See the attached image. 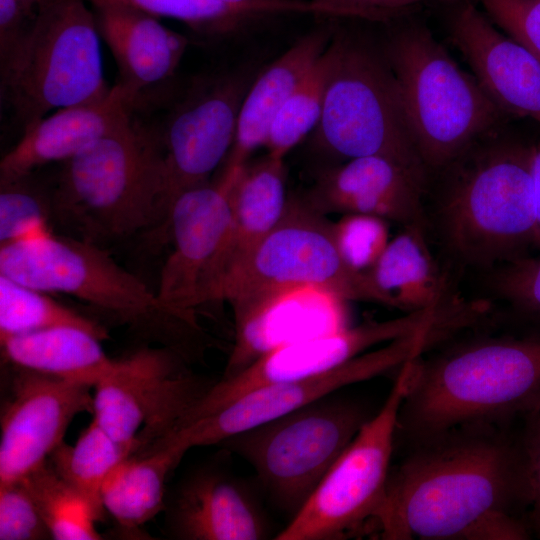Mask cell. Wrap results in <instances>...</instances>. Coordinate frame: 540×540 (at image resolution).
I'll return each mask as SVG.
<instances>
[{
  "label": "cell",
  "mask_w": 540,
  "mask_h": 540,
  "mask_svg": "<svg viewBox=\"0 0 540 540\" xmlns=\"http://www.w3.org/2000/svg\"><path fill=\"white\" fill-rule=\"evenodd\" d=\"M52 218L71 236L100 245L162 226V160L149 127L129 121L62 162L49 189Z\"/></svg>",
  "instance_id": "277c9868"
},
{
  "label": "cell",
  "mask_w": 540,
  "mask_h": 540,
  "mask_svg": "<svg viewBox=\"0 0 540 540\" xmlns=\"http://www.w3.org/2000/svg\"><path fill=\"white\" fill-rule=\"evenodd\" d=\"M13 368L0 417V486L43 465L64 442L73 419L93 412L92 385Z\"/></svg>",
  "instance_id": "e0dca14e"
},
{
  "label": "cell",
  "mask_w": 540,
  "mask_h": 540,
  "mask_svg": "<svg viewBox=\"0 0 540 540\" xmlns=\"http://www.w3.org/2000/svg\"><path fill=\"white\" fill-rule=\"evenodd\" d=\"M132 108L118 84L103 99L58 109L23 131L0 162V181L31 175L37 168L65 162L125 124Z\"/></svg>",
  "instance_id": "7402d4cb"
},
{
  "label": "cell",
  "mask_w": 540,
  "mask_h": 540,
  "mask_svg": "<svg viewBox=\"0 0 540 540\" xmlns=\"http://www.w3.org/2000/svg\"><path fill=\"white\" fill-rule=\"evenodd\" d=\"M388 221L367 214H344L332 222L338 249L355 270L368 272L388 245Z\"/></svg>",
  "instance_id": "e575fe53"
},
{
  "label": "cell",
  "mask_w": 540,
  "mask_h": 540,
  "mask_svg": "<svg viewBox=\"0 0 540 540\" xmlns=\"http://www.w3.org/2000/svg\"><path fill=\"white\" fill-rule=\"evenodd\" d=\"M222 1L230 2V3H242V2H246L248 0H222Z\"/></svg>",
  "instance_id": "ee69618b"
},
{
  "label": "cell",
  "mask_w": 540,
  "mask_h": 540,
  "mask_svg": "<svg viewBox=\"0 0 540 540\" xmlns=\"http://www.w3.org/2000/svg\"><path fill=\"white\" fill-rule=\"evenodd\" d=\"M100 38L118 67V84L132 110L148 95L173 83L188 39L157 17L123 5L94 7Z\"/></svg>",
  "instance_id": "44dd1931"
},
{
  "label": "cell",
  "mask_w": 540,
  "mask_h": 540,
  "mask_svg": "<svg viewBox=\"0 0 540 540\" xmlns=\"http://www.w3.org/2000/svg\"><path fill=\"white\" fill-rule=\"evenodd\" d=\"M259 71L245 64L198 76L180 93H174L173 83L157 92L168 109L159 122H144L161 153L165 222L174 199L208 182L226 160L242 101Z\"/></svg>",
  "instance_id": "7c38bea8"
},
{
  "label": "cell",
  "mask_w": 540,
  "mask_h": 540,
  "mask_svg": "<svg viewBox=\"0 0 540 540\" xmlns=\"http://www.w3.org/2000/svg\"><path fill=\"white\" fill-rule=\"evenodd\" d=\"M86 3L46 0L0 66L1 102L22 132L53 109L96 102L111 91L94 12Z\"/></svg>",
  "instance_id": "52a82bcc"
},
{
  "label": "cell",
  "mask_w": 540,
  "mask_h": 540,
  "mask_svg": "<svg viewBox=\"0 0 540 540\" xmlns=\"http://www.w3.org/2000/svg\"><path fill=\"white\" fill-rule=\"evenodd\" d=\"M371 417L364 402L329 395L221 443L254 469L270 501L293 518Z\"/></svg>",
  "instance_id": "9c48e42d"
},
{
  "label": "cell",
  "mask_w": 540,
  "mask_h": 540,
  "mask_svg": "<svg viewBox=\"0 0 540 540\" xmlns=\"http://www.w3.org/2000/svg\"><path fill=\"white\" fill-rule=\"evenodd\" d=\"M0 274L45 292L78 298L148 338L172 346L174 333L196 323L166 306L100 245L48 230L0 246Z\"/></svg>",
  "instance_id": "ba28073f"
},
{
  "label": "cell",
  "mask_w": 540,
  "mask_h": 540,
  "mask_svg": "<svg viewBox=\"0 0 540 540\" xmlns=\"http://www.w3.org/2000/svg\"><path fill=\"white\" fill-rule=\"evenodd\" d=\"M336 24L315 145L344 161L384 156L427 179L429 170L412 138L398 83L383 44Z\"/></svg>",
  "instance_id": "8992f818"
},
{
  "label": "cell",
  "mask_w": 540,
  "mask_h": 540,
  "mask_svg": "<svg viewBox=\"0 0 540 540\" xmlns=\"http://www.w3.org/2000/svg\"><path fill=\"white\" fill-rule=\"evenodd\" d=\"M346 302L328 290L299 286L231 305L235 336L222 378L275 349L348 327Z\"/></svg>",
  "instance_id": "ac0fdd59"
},
{
  "label": "cell",
  "mask_w": 540,
  "mask_h": 540,
  "mask_svg": "<svg viewBox=\"0 0 540 540\" xmlns=\"http://www.w3.org/2000/svg\"><path fill=\"white\" fill-rule=\"evenodd\" d=\"M335 18L298 38L286 51L261 68L242 101L236 135L219 178L232 184L247 165L250 155L264 146L277 112L327 48Z\"/></svg>",
  "instance_id": "cb8c5ba5"
},
{
  "label": "cell",
  "mask_w": 540,
  "mask_h": 540,
  "mask_svg": "<svg viewBox=\"0 0 540 540\" xmlns=\"http://www.w3.org/2000/svg\"><path fill=\"white\" fill-rule=\"evenodd\" d=\"M448 27L451 41L491 99L509 117L540 124V59L502 34L471 2L455 8Z\"/></svg>",
  "instance_id": "ffe728a7"
},
{
  "label": "cell",
  "mask_w": 540,
  "mask_h": 540,
  "mask_svg": "<svg viewBox=\"0 0 540 540\" xmlns=\"http://www.w3.org/2000/svg\"><path fill=\"white\" fill-rule=\"evenodd\" d=\"M443 339L430 327L367 351L322 374L262 386L218 410L185 424L161 439L187 452L196 446L220 444L227 438L331 395L344 386L400 368L409 359L436 347Z\"/></svg>",
  "instance_id": "5bb4252c"
},
{
  "label": "cell",
  "mask_w": 540,
  "mask_h": 540,
  "mask_svg": "<svg viewBox=\"0 0 540 540\" xmlns=\"http://www.w3.org/2000/svg\"><path fill=\"white\" fill-rule=\"evenodd\" d=\"M31 175L0 181V246L51 230L49 189L36 185Z\"/></svg>",
  "instance_id": "836d02e7"
},
{
  "label": "cell",
  "mask_w": 540,
  "mask_h": 540,
  "mask_svg": "<svg viewBox=\"0 0 540 540\" xmlns=\"http://www.w3.org/2000/svg\"><path fill=\"white\" fill-rule=\"evenodd\" d=\"M46 293L0 274V339L63 326L84 329L101 340L108 338L101 325Z\"/></svg>",
  "instance_id": "1f68e13d"
},
{
  "label": "cell",
  "mask_w": 540,
  "mask_h": 540,
  "mask_svg": "<svg viewBox=\"0 0 540 540\" xmlns=\"http://www.w3.org/2000/svg\"><path fill=\"white\" fill-rule=\"evenodd\" d=\"M52 538L25 484L0 486V540Z\"/></svg>",
  "instance_id": "8d00e7d4"
},
{
  "label": "cell",
  "mask_w": 540,
  "mask_h": 540,
  "mask_svg": "<svg viewBox=\"0 0 540 540\" xmlns=\"http://www.w3.org/2000/svg\"><path fill=\"white\" fill-rule=\"evenodd\" d=\"M414 358V357H413ZM411 359L400 368L382 407L360 429L277 540H341L371 536L394 454L398 412Z\"/></svg>",
  "instance_id": "8fae6325"
},
{
  "label": "cell",
  "mask_w": 540,
  "mask_h": 540,
  "mask_svg": "<svg viewBox=\"0 0 540 540\" xmlns=\"http://www.w3.org/2000/svg\"><path fill=\"white\" fill-rule=\"evenodd\" d=\"M511 38L540 59V0H478Z\"/></svg>",
  "instance_id": "74e56055"
},
{
  "label": "cell",
  "mask_w": 540,
  "mask_h": 540,
  "mask_svg": "<svg viewBox=\"0 0 540 540\" xmlns=\"http://www.w3.org/2000/svg\"><path fill=\"white\" fill-rule=\"evenodd\" d=\"M185 453L173 445H153L123 460L102 485L104 510L127 531L152 520L166 508L167 477Z\"/></svg>",
  "instance_id": "83f0119b"
},
{
  "label": "cell",
  "mask_w": 540,
  "mask_h": 540,
  "mask_svg": "<svg viewBox=\"0 0 540 540\" xmlns=\"http://www.w3.org/2000/svg\"><path fill=\"white\" fill-rule=\"evenodd\" d=\"M384 24L383 48L416 148L429 172L444 169L509 116L421 20L406 15Z\"/></svg>",
  "instance_id": "5b68a950"
},
{
  "label": "cell",
  "mask_w": 540,
  "mask_h": 540,
  "mask_svg": "<svg viewBox=\"0 0 540 540\" xmlns=\"http://www.w3.org/2000/svg\"><path fill=\"white\" fill-rule=\"evenodd\" d=\"M327 7L335 18H354L387 23L410 15L415 8L433 0H308ZM453 1V0H439Z\"/></svg>",
  "instance_id": "f35d334b"
},
{
  "label": "cell",
  "mask_w": 540,
  "mask_h": 540,
  "mask_svg": "<svg viewBox=\"0 0 540 540\" xmlns=\"http://www.w3.org/2000/svg\"><path fill=\"white\" fill-rule=\"evenodd\" d=\"M330 66L328 46L273 119L264 147L284 159L287 153L317 127L324 103Z\"/></svg>",
  "instance_id": "d6a6232c"
},
{
  "label": "cell",
  "mask_w": 540,
  "mask_h": 540,
  "mask_svg": "<svg viewBox=\"0 0 540 540\" xmlns=\"http://www.w3.org/2000/svg\"><path fill=\"white\" fill-rule=\"evenodd\" d=\"M454 339L411 360L394 450L459 425H517L540 406V327Z\"/></svg>",
  "instance_id": "7a4b0ae2"
},
{
  "label": "cell",
  "mask_w": 540,
  "mask_h": 540,
  "mask_svg": "<svg viewBox=\"0 0 540 540\" xmlns=\"http://www.w3.org/2000/svg\"><path fill=\"white\" fill-rule=\"evenodd\" d=\"M400 451L373 538L525 540L533 535L521 423L459 425Z\"/></svg>",
  "instance_id": "6da1fadb"
},
{
  "label": "cell",
  "mask_w": 540,
  "mask_h": 540,
  "mask_svg": "<svg viewBox=\"0 0 540 540\" xmlns=\"http://www.w3.org/2000/svg\"><path fill=\"white\" fill-rule=\"evenodd\" d=\"M93 7L128 6L157 18L168 17L210 38H228L259 27L266 13L263 0L230 3L222 0H85Z\"/></svg>",
  "instance_id": "f1b7e54d"
},
{
  "label": "cell",
  "mask_w": 540,
  "mask_h": 540,
  "mask_svg": "<svg viewBox=\"0 0 540 540\" xmlns=\"http://www.w3.org/2000/svg\"><path fill=\"white\" fill-rule=\"evenodd\" d=\"M231 186L216 178L182 192L163 226L172 249L156 292L166 306L193 322L195 308L212 301L220 278L231 227Z\"/></svg>",
  "instance_id": "9a60e30c"
},
{
  "label": "cell",
  "mask_w": 540,
  "mask_h": 540,
  "mask_svg": "<svg viewBox=\"0 0 540 540\" xmlns=\"http://www.w3.org/2000/svg\"><path fill=\"white\" fill-rule=\"evenodd\" d=\"M532 146L496 130L444 168L438 222L464 263L499 266L534 248Z\"/></svg>",
  "instance_id": "3957f363"
},
{
  "label": "cell",
  "mask_w": 540,
  "mask_h": 540,
  "mask_svg": "<svg viewBox=\"0 0 540 540\" xmlns=\"http://www.w3.org/2000/svg\"><path fill=\"white\" fill-rule=\"evenodd\" d=\"M427 179L384 156L349 159L323 171L304 199L323 214H367L425 229Z\"/></svg>",
  "instance_id": "d6986e66"
},
{
  "label": "cell",
  "mask_w": 540,
  "mask_h": 540,
  "mask_svg": "<svg viewBox=\"0 0 540 540\" xmlns=\"http://www.w3.org/2000/svg\"><path fill=\"white\" fill-rule=\"evenodd\" d=\"M313 286L346 301L386 305L368 272L342 257L332 222L304 197L289 198L278 224L220 281L213 301L230 305L283 288Z\"/></svg>",
  "instance_id": "30bf717a"
},
{
  "label": "cell",
  "mask_w": 540,
  "mask_h": 540,
  "mask_svg": "<svg viewBox=\"0 0 540 540\" xmlns=\"http://www.w3.org/2000/svg\"><path fill=\"white\" fill-rule=\"evenodd\" d=\"M368 273L386 306L407 313L440 306L453 297L431 255L423 228L404 227Z\"/></svg>",
  "instance_id": "4316f807"
},
{
  "label": "cell",
  "mask_w": 540,
  "mask_h": 540,
  "mask_svg": "<svg viewBox=\"0 0 540 540\" xmlns=\"http://www.w3.org/2000/svg\"><path fill=\"white\" fill-rule=\"evenodd\" d=\"M56 540H98L102 516L91 502L65 481L47 460L21 480Z\"/></svg>",
  "instance_id": "4dcf8cb0"
},
{
  "label": "cell",
  "mask_w": 540,
  "mask_h": 540,
  "mask_svg": "<svg viewBox=\"0 0 540 540\" xmlns=\"http://www.w3.org/2000/svg\"><path fill=\"white\" fill-rule=\"evenodd\" d=\"M136 449L112 438L94 419L73 445L62 442L48 461L102 516L101 488L110 472Z\"/></svg>",
  "instance_id": "f546056e"
},
{
  "label": "cell",
  "mask_w": 540,
  "mask_h": 540,
  "mask_svg": "<svg viewBox=\"0 0 540 540\" xmlns=\"http://www.w3.org/2000/svg\"><path fill=\"white\" fill-rule=\"evenodd\" d=\"M531 505L528 520L532 533L540 538V406L521 422Z\"/></svg>",
  "instance_id": "ab89813d"
},
{
  "label": "cell",
  "mask_w": 540,
  "mask_h": 540,
  "mask_svg": "<svg viewBox=\"0 0 540 540\" xmlns=\"http://www.w3.org/2000/svg\"><path fill=\"white\" fill-rule=\"evenodd\" d=\"M288 199L284 159L267 153L241 170L230 188L231 227L216 289L278 224Z\"/></svg>",
  "instance_id": "d4e9b609"
},
{
  "label": "cell",
  "mask_w": 540,
  "mask_h": 540,
  "mask_svg": "<svg viewBox=\"0 0 540 540\" xmlns=\"http://www.w3.org/2000/svg\"><path fill=\"white\" fill-rule=\"evenodd\" d=\"M25 12L34 19L46 0H17Z\"/></svg>",
  "instance_id": "7bdbcfd3"
},
{
  "label": "cell",
  "mask_w": 540,
  "mask_h": 540,
  "mask_svg": "<svg viewBox=\"0 0 540 540\" xmlns=\"http://www.w3.org/2000/svg\"><path fill=\"white\" fill-rule=\"evenodd\" d=\"M33 20L17 0H0V66L12 55Z\"/></svg>",
  "instance_id": "60d3db41"
},
{
  "label": "cell",
  "mask_w": 540,
  "mask_h": 540,
  "mask_svg": "<svg viewBox=\"0 0 540 540\" xmlns=\"http://www.w3.org/2000/svg\"><path fill=\"white\" fill-rule=\"evenodd\" d=\"M171 535L184 540H258L268 536L260 505L237 479L201 471L177 489L168 509Z\"/></svg>",
  "instance_id": "603a6c76"
},
{
  "label": "cell",
  "mask_w": 540,
  "mask_h": 540,
  "mask_svg": "<svg viewBox=\"0 0 540 540\" xmlns=\"http://www.w3.org/2000/svg\"><path fill=\"white\" fill-rule=\"evenodd\" d=\"M173 350L117 359L93 387L92 419L135 454L173 432L213 385L184 368Z\"/></svg>",
  "instance_id": "4fadbf2b"
},
{
  "label": "cell",
  "mask_w": 540,
  "mask_h": 540,
  "mask_svg": "<svg viewBox=\"0 0 540 540\" xmlns=\"http://www.w3.org/2000/svg\"><path fill=\"white\" fill-rule=\"evenodd\" d=\"M438 308L408 312L402 317L368 321L339 331L301 340L260 357L241 372L214 382L181 426L204 417L253 389L328 372L367 352L437 325Z\"/></svg>",
  "instance_id": "2e32d148"
},
{
  "label": "cell",
  "mask_w": 540,
  "mask_h": 540,
  "mask_svg": "<svg viewBox=\"0 0 540 540\" xmlns=\"http://www.w3.org/2000/svg\"><path fill=\"white\" fill-rule=\"evenodd\" d=\"M101 341L72 326L0 339L2 356L11 366L93 387L117 363V359L106 354Z\"/></svg>",
  "instance_id": "484cf974"
},
{
  "label": "cell",
  "mask_w": 540,
  "mask_h": 540,
  "mask_svg": "<svg viewBox=\"0 0 540 540\" xmlns=\"http://www.w3.org/2000/svg\"><path fill=\"white\" fill-rule=\"evenodd\" d=\"M531 176L535 211L534 248L540 251V142L532 146Z\"/></svg>",
  "instance_id": "b9f144b4"
},
{
  "label": "cell",
  "mask_w": 540,
  "mask_h": 540,
  "mask_svg": "<svg viewBox=\"0 0 540 540\" xmlns=\"http://www.w3.org/2000/svg\"><path fill=\"white\" fill-rule=\"evenodd\" d=\"M492 288L517 317L540 327V256L527 255L499 265Z\"/></svg>",
  "instance_id": "d590c367"
}]
</instances>
